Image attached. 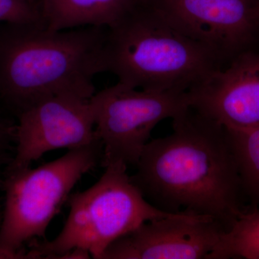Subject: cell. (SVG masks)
Instances as JSON below:
<instances>
[{"label":"cell","mask_w":259,"mask_h":259,"mask_svg":"<svg viewBox=\"0 0 259 259\" xmlns=\"http://www.w3.org/2000/svg\"><path fill=\"white\" fill-rule=\"evenodd\" d=\"M105 67L118 82L139 90L188 93L221 61L161 14L152 0H134L107 28Z\"/></svg>","instance_id":"3957f363"},{"label":"cell","mask_w":259,"mask_h":259,"mask_svg":"<svg viewBox=\"0 0 259 259\" xmlns=\"http://www.w3.org/2000/svg\"><path fill=\"white\" fill-rule=\"evenodd\" d=\"M46 23L41 5L28 0H0V24Z\"/></svg>","instance_id":"5bb4252c"},{"label":"cell","mask_w":259,"mask_h":259,"mask_svg":"<svg viewBox=\"0 0 259 259\" xmlns=\"http://www.w3.org/2000/svg\"><path fill=\"white\" fill-rule=\"evenodd\" d=\"M174 26L208 49L223 67L259 34V0H152Z\"/></svg>","instance_id":"52a82bcc"},{"label":"cell","mask_w":259,"mask_h":259,"mask_svg":"<svg viewBox=\"0 0 259 259\" xmlns=\"http://www.w3.org/2000/svg\"><path fill=\"white\" fill-rule=\"evenodd\" d=\"M228 131L245 197L255 208L259 202V127Z\"/></svg>","instance_id":"4fadbf2b"},{"label":"cell","mask_w":259,"mask_h":259,"mask_svg":"<svg viewBox=\"0 0 259 259\" xmlns=\"http://www.w3.org/2000/svg\"><path fill=\"white\" fill-rule=\"evenodd\" d=\"M225 231L212 218L177 213L143 223L109 245L100 259H209Z\"/></svg>","instance_id":"9c48e42d"},{"label":"cell","mask_w":259,"mask_h":259,"mask_svg":"<svg viewBox=\"0 0 259 259\" xmlns=\"http://www.w3.org/2000/svg\"><path fill=\"white\" fill-rule=\"evenodd\" d=\"M28 1L32 2V3H39V4H40V0H28Z\"/></svg>","instance_id":"e0dca14e"},{"label":"cell","mask_w":259,"mask_h":259,"mask_svg":"<svg viewBox=\"0 0 259 259\" xmlns=\"http://www.w3.org/2000/svg\"><path fill=\"white\" fill-rule=\"evenodd\" d=\"M47 0H40V5L42 4V3H45Z\"/></svg>","instance_id":"ac0fdd59"},{"label":"cell","mask_w":259,"mask_h":259,"mask_svg":"<svg viewBox=\"0 0 259 259\" xmlns=\"http://www.w3.org/2000/svg\"><path fill=\"white\" fill-rule=\"evenodd\" d=\"M15 144V126L0 123V190L3 188L5 171L13 160L10 151Z\"/></svg>","instance_id":"9a60e30c"},{"label":"cell","mask_w":259,"mask_h":259,"mask_svg":"<svg viewBox=\"0 0 259 259\" xmlns=\"http://www.w3.org/2000/svg\"><path fill=\"white\" fill-rule=\"evenodd\" d=\"M259 259V209L245 211L237 218L209 259Z\"/></svg>","instance_id":"7c38bea8"},{"label":"cell","mask_w":259,"mask_h":259,"mask_svg":"<svg viewBox=\"0 0 259 259\" xmlns=\"http://www.w3.org/2000/svg\"><path fill=\"white\" fill-rule=\"evenodd\" d=\"M106 30L0 24V98L17 115L57 95L91 99L96 93L94 78L106 71Z\"/></svg>","instance_id":"7a4b0ae2"},{"label":"cell","mask_w":259,"mask_h":259,"mask_svg":"<svg viewBox=\"0 0 259 259\" xmlns=\"http://www.w3.org/2000/svg\"><path fill=\"white\" fill-rule=\"evenodd\" d=\"M91 102L104 167L117 161L136 166L153 128L190 107L187 93L148 91L118 81L95 93Z\"/></svg>","instance_id":"8992f818"},{"label":"cell","mask_w":259,"mask_h":259,"mask_svg":"<svg viewBox=\"0 0 259 259\" xmlns=\"http://www.w3.org/2000/svg\"><path fill=\"white\" fill-rule=\"evenodd\" d=\"M25 258L23 255L13 254L0 250V259Z\"/></svg>","instance_id":"2e32d148"},{"label":"cell","mask_w":259,"mask_h":259,"mask_svg":"<svg viewBox=\"0 0 259 259\" xmlns=\"http://www.w3.org/2000/svg\"><path fill=\"white\" fill-rule=\"evenodd\" d=\"M187 93L190 107L227 130L259 127V51L240 54Z\"/></svg>","instance_id":"30bf717a"},{"label":"cell","mask_w":259,"mask_h":259,"mask_svg":"<svg viewBox=\"0 0 259 259\" xmlns=\"http://www.w3.org/2000/svg\"><path fill=\"white\" fill-rule=\"evenodd\" d=\"M134 3V0H47L41 8L51 30L108 28L123 16Z\"/></svg>","instance_id":"8fae6325"},{"label":"cell","mask_w":259,"mask_h":259,"mask_svg":"<svg viewBox=\"0 0 259 259\" xmlns=\"http://www.w3.org/2000/svg\"><path fill=\"white\" fill-rule=\"evenodd\" d=\"M172 120L171 134L146 145L131 181L156 208L210 218L228 231L246 211L228 130L190 107Z\"/></svg>","instance_id":"6da1fadb"},{"label":"cell","mask_w":259,"mask_h":259,"mask_svg":"<svg viewBox=\"0 0 259 259\" xmlns=\"http://www.w3.org/2000/svg\"><path fill=\"white\" fill-rule=\"evenodd\" d=\"M103 175L88 190L70 194V211L52 241H32L29 251L36 258H64L71 250L88 252L100 259L119 238L147 221L169 217L146 200L122 161L105 166Z\"/></svg>","instance_id":"277c9868"},{"label":"cell","mask_w":259,"mask_h":259,"mask_svg":"<svg viewBox=\"0 0 259 259\" xmlns=\"http://www.w3.org/2000/svg\"><path fill=\"white\" fill-rule=\"evenodd\" d=\"M103 158L101 141L69 150L54 161L35 168L5 171L3 219L0 226V250L29 258L23 246L45 238L52 220L68 200L81 177Z\"/></svg>","instance_id":"5b68a950"},{"label":"cell","mask_w":259,"mask_h":259,"mask_svg":"<svg viewBox=\"0 0 259 259\" xmlns=\"http://www.w3.org/2000/svg\"><path fill=\"white\" fill-rule=\"evenodd\" d=\"M18 117L15 153L5 172L28 168L49 151L74 149L100 140L91 99L74 95L49 97Z\"/></svg>","instance_id":"ba28073f"}]
</instances>
